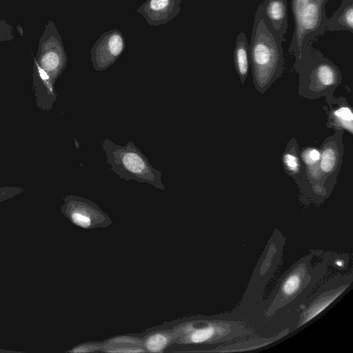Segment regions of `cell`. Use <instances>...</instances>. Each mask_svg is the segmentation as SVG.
Returning <instances> with one entry per match:
<instances>
[{
	"instance_id": "cell-1",
	"label": "cell",
	"mask_w": 353,
	"mask_h": 353,
	"mask_svg": "<svg viewBox=\"0 0 353 353\" xmlns=\"http://www.w3.org/2000/svg\"><path fill=\"white\" fill-rule=\"evenodd\" d=\"M282 43L266 26L256 8L248 55L254 84L261 93H264L281 74L284 64Z\"/></svg>"
},
{
	"instance_id": "cell-2",
	"label": "cell",
	"mask_w": 353,
	"mask_h": 353,
	"mask_svg": "<svg viewBox=\"0 0 353 353\" xmlns=\"http://www.w3.org/2000/svg\"><path fill=\"white\" fill-rule=\"evenodd\" d=\"M329 0H291L294 30L289 53L295 62L314 49L313 43L326 32L328 17L325 6Z\"/></svg>"
},
{
	"instance_id": "cell-3",
	"label": "cell",
	"mask_w": 353,
	"mask_h": 353,
	"mask_svg": "<svg viewBox=\"0 0 353 353\" xmlns=\"http://www.w3.org/2000/svg\"><path fill=\"white\" fill-rule=\"evenodd\" d=\"M102 148L107 163L120 179L146 183L165 190L161 172L153 168L148 158L132 141H128L125 145H119L105 139Z\"/></svg>"
},
{
	"instance_id": "cell-4",
	"label": "cell",
	"mask_w": 353,
	"mask_h": 353,
	"mask_svg": "<svg viewBox=\"0 0 353 353\" xmlns=\"http://www.w3.org/2000/svg\"><path fill=\"white\" fill-rule=\"evenodd\" d=\"M294 68L299 74V89L303 88L304 95L310 91L307 97L316 98L325 93L327 97H333V90L341 82L339 68L315 48L296 61Z\"/></svg>"
},
{
	"instance_id": "cell-5",
	"label": "cell",
	"mask_w": 353,
	"mask_h": 353,
	"mask_svg": "<svg viewBox=\"0 0 353 353\" xmlns=\"http://www.w3.org/2000/svg\"><path fill=\"white\" fill-rule=\"evenodd\" d=\"M252 332L239 321L224 320H196L188 321L174 331L180 344H199L224 342Z\"/></svg>"
},
{
	"instance_id": "cell-6",
	"label": "cell",
	"mask_w": 353,
	"mask_h": 353,
	"mask_svg": "<svg viewBox=\"0 0 353 353\" xmlns=\"http://www.w3.org/2000/svg\"><path fill=\"white\" fill-rule=\"evenodd\" d=\"M34 61L46 72L54 84L67 65L63 43L53 21L49 20L45 26Z\"/></svg>"
},
{
	"instance_id": "cell-7",
	"label": "cell",
	"mask_w": 353,
	"mask_h": 353,
	"mask_svg": "<svg viewBox=\"0 0 353 353\" xmlns=\"http://www.w3.org/2000/svg\"><path fill=\"white\" fill-rule=\"evenodd\" d=\"M342 134V132H336L334 136L328 137L321 145L318 187L320 196H325L327 192L331 191L341 168L343 156Z\"/></svg>"
},
{
	"instance_id": "cell-8",
	"label": "cell",
	"mask_w": 353,
	"mask_h": 353,
	"mask_svg": "<svg viewBox=\"0 0 353 353\" xmlns=\"http://www.w3.org/2000/svg\"><path fill=\"white\" fill-rule=\"evenodd\" d=\"M125 48L121 32L112 29L102 33L90 50V61L96 71H104L111 66Z\"/></svg>"
},
{
	"instance_id": "cell-9",
	"label": "cell",
	"mask_w": 353,
	"mask_h": 353,
	"mask_svg": "<svg viewBox=\"0 0 353 353\" xmlns=\"http://www.w3.org/2000/svg\"><path fill=\"white\" fill-rule=\"evenodd\" d=\"M310 280V275L306 263L303 261L293 265L281 281L268 314H272L298 296Z\"/></svg>"
},
{
	"instance_id": "cell-10",
	"label": "cell",
	"mask_w": 353,
	"mask_h": 353,
	"mask_svg": "<svg viewBox=\"0 0 353 353\" xmlns=\"http://www.w3.org/2000/svg\"><path fill=\"white\" fill-rule=\"evenodd\" d=\"M63 201L61 212L77 226L88 228L105 216L97 205L85 198L67 195L63 197Z\"/></svg>"
},
{
	"instance_id": "cell-11",
	"label": "cell",
	"mask_w": 353,
	"mask_h": 353,
	"mask_svg": "<svg viewBox=\"0 0 353 353\" xmlns=\"http://www.w3.org/2000/svg\"><path fill=\"white\" fill-rule=\"evenodd\" d=\"M257 8L266 26L282 41L288 27L287 0H263Z\"/></svg>"
},
{
	"instance_id": "cell-12",
	"label": "cell",
	"mask_w": 353,
	"mask_h": 353,
	"mask_svg": "<svg viewBox=\"0 0 353 353\" xmlns=\"http://www.w3.org/2000/svg\"><path fill=\"white\" fill-rule=\"evenodd\" d=\"M181 0H146L137 12L150 26L165 24L175 18L181 11Z\"/></svg>"
},
{
	"instance_id": "cell-13",
	"label": "cell",
	"mask_w": 353,
	"mask_h": 353,
	"mask_svg": "<svg viewBox=\"0 0 353 353\" xmlns=\"http://www.w3.org/2000/svg\"><path fill=\"white\" fill-rule=\"evenodd\" d=\"M32 79L33 90L38 108L45 111L51 110L57 97L55 84L35 61H33Z\"/></svg>"
},
{
	"instance_id": "cell-14",
	"label": "cell",
	"mask_w": 353,
	"mask_h": 353,
	"mask_svg": "<svg viewBox=\"0 0 353 353\" xmlns=\"http://www.w3.org/2000/svg\"><path fill=\"white\" fill-rule=\"evenodd\" d=\"M329 100L326 99L329 108L324 106L323 109L327 114V126L334 129L336 132H348L352 134L353 113L352 107L347 102L346 99L341 97L333 99L330 97Z\"/></svg>"
},
{
	"instance_id": "cell-15",
	"label": "cell",
	"mask_w": 353,
	"mask_h": 353,
	"mask_svg": "<svg viewBox=\"0 0 353 353\" xmlns=\"http://www.w3.org/2000/svg\"><path fill=\"white\" fill-rule=\"evenodd\" d=\"M349 286V283L341 285L321 293L314 299L300 316L298 327L305 325L316 316L334 301H335Z\"/></svg>"
},
{
	"instance_id": "cell-16",
	"label": "cell",
	"mask_w": 353,
	"mask_h": 353,
	"mask_svg": "<svg viewBox=\"0 0 353 353\" xmlns=\"http://www.w3.org/2000/svg\"><path fill=\"white\" fill-rule=\"evenodd\" d=\"M326 30L353 32V0H341L339 8L327 18Z\"/></svg>"
},
{
	"instance_id": "cell-17",
	"label": "cell",
	"mask_w": 353,
	"mask_h": 353,
	"mask_svg": "<svg viewBox=\"0 0 353 353\" xmlns=\"http://www.w3.org/2000/svg\"><path fill=\"white\" fill-rule=\"evenodd\" d=\"M234 65L241 83H244L249 70L248 43L244 32L236 36L233 51Z\"/></svg>"
},
{
	"instance_id": "cell-18",
	"label": "cell",
	"mask_w": 353,
	"mask_h": 353,
	"mask_svg": "<svg viewBox=\"0 0 353 353\" xmlns=\"http://www.w3.org/2000/svg\"><path fill=\"white\" fill-rule=\"evenodd\" d=\"M298 154L297 142L294 139L288 143L282 155V163L285 172L297 183L301 176V165Z\"/></svg>"
},
{
	"instance_id": "cell-19",
	"label": "cell",
	"mask_w": 353,
	"mask_h": 353,
	"mask_svg": "<svg viewBox=\"0 0 353 353\" xmlns=\"http://www.w3.org/2000/svg\"><path fill=\"white\" fill-rule=\"evenodd\" d=\"M175 334L168 332H157L147 336L144 341L145 348L152 352H161L175 339Z\"/></svg>"
},
{
	"instance_id": "cell-20",
	"label": "cell",
	"mask_w": 353,
	"mask_h": 353,
	"mask_svg": "<svg viewBox=\"0 0 353 353\" xmlns=\"http://www.w3.org/2000/svg\"><path fill=\"white\" fill-rule=\"evenodd\" d=\"M281 333L272 339H258L256 340H252L250 342L244 343L242 346L239 345L238 344H234L225 346L224 348H221L220 350H216L214 351L216 352H241V351H245V350H254L256 348H259L261 347H263L265 345H267L270 344V343H272L276 340H278L279 338L282 337L280 336Z\"/></svg>"
},
{
	"instance_id": "cell-21",
	"label": "cell",
	"mask_w": 353,
	"mask_h": 353,
	"mask_svg": "<svg viewBox=\"0 0 353 353\" xmlns=\"http://www.w3.org/2000/svg\"><path fill=\"white\" fill-rule=\"evenodd\" d=\"M321 155V150L318 148L307 147L301 151L300 159L305 168H316L319 165Z\"/></svg>"
},
{
	"instance_id": "cell-22",
	"label": "cell",
	"mask_w": 353,
	"mask_h": 353,
	"mask_svg": "<svg viewBox=\"0 0 353 353\" xmlns=\"http://www.w3.org/2000/svg\"><path fill=\"white\" fill-rule=\"evenodd\" d=\"M25 189L21 187L6 186L0 187V203L12 199L21 194Z\"/></svg>"
},
{
	"instance_id": "cell-23",
	"label": "cell",
	"mask_w": 353,
	"mask_h": 353,
	"mask_svg": "<svg viewBox=\"0 0 353 353\" xmlns=\"http://www.w3.org/2000/svg\"><path fill=\"white\" fill-rule=\"evenodd\" d=\"M14 39L13 27L5 20L0 19V42Z\"/></svg>"
},
{
	"instance_id": "cell-24",
	"label": "cell",
	"mask_w": 353,
	"mask_h": 353,
	"mask_svg": "<svg viewBox=\"0 0 353 353\" xmlns=\"http://www.w3.org/2000/svg\"><path fill=\"white\" fill-rule=\"evenodd\" d=\"M0 353H21V351H14V350L0 349Z\"/></svg>"
},
{
	"instance_id": "cell-25",
	"label": "cell",
	"mask_w": 353,
	"mask_h": 353,
	"mask_svg": "<svg viewBox=\"0 0 353 353\" xmlns=\"http://www.w3.org/2000/svg\"><path fill=\"white\" fill-rule=\"evenodd\" d=\"M335 264L337 266L343 267L345 263H344V261L343 260H341V259H338L335 260Z\"/></svg>"
},
{
	"instance_id": "cell-26",
	"label": "cell",
	"mask_w": 353,
	"mask_h": 353,
	"mask_svg": "<svg viewBox=\"0 0 353 353\" xmlns=\"http://www.w3.org/2000/svg\"><path fill=\"white\" fill-rule=\"evenodd\" d=\"M17 28V31L19 33V34L21 36H23V29L21 28V26L20 25H18Z\"/></svg>"
}]
</instances>
